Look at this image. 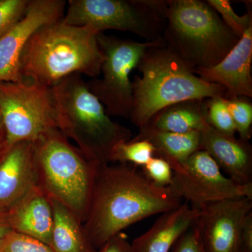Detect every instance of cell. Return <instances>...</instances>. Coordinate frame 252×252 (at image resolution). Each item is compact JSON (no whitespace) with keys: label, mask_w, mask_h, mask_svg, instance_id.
Returning <instances> with one entry per match:
<instances>
[{"label":"cell","mask_w":252,"mask_h":252,"mask_svg":"<svg viewBox=\"0 0 252 252\" xmlns=\"http://www.w3.org/2000/svg\"><path fill=\"white\" fill-rule=\"evenodd\" d=\"M170 187L154 185L130 164L99 165L84 231L95 250L130 225L180 207Z\"/></svg>","instance_id":"1"},{"label":"cell","mask_w":252,"mask_h":252,"mask_svg":"<svg viewBox=\"0 0 252 252\" xmlns=\"http://www.w3.org/2000/svg\"><path fill=\"white\" fill-rule=\"evenodd\" d=\"M136 69L141 76L132 81L133 107L129 119L139 129L172 104L224 97L222 86L199 77L164 41L147 50Z\"/></svg>","instance_id":"2"},{"label":"cell","mask_w":252,"mask_h":252,"mask_svg":"<svg viewBox=\"0 0 252 252\" xmlns=\"http://www.w3.org/2000/svg\"><path fill=\"white\" fill-rule=\"evenodd\" d=\"M98 33L94 28L67 26L61 20L39 28L21 55L23 80L51 87L72 74L98 77L104 61Z\"/></svg>","instance_id":"3"},{"label":"cell","mask_w":252,"mask_h":252,"mask_svg":"<svg viewBox=\"0 0 252 252\" xmlns=\"http://www.w3.org/2000/svg\"><path fill=\"white\" fill-rule=\"evenodd\" d=\"M51 89L59 130L91 161L109 163L113 147L130 140L131 131L111 119L81 74L68 76Z\"/></svg>","instance_id":"4"},{"label":"cell","mask_w":252,"mask_h":252,"mask_svg":"<svg viewBox=\"0 0 252 252\" xmlns=\"http://www.w3.org/2000/svg\"><path fill=\"white\" fill-rule=\"evenodd\" d=\"M163 13L162 39L193 69L217 65L240 39L206 1L165 0Z\"/></svg>","instance_id":"5"},{"label":"cell","mask_w":252,"mask_h":252,"mask_svg":"<svg viewBox=\"0 0 252 252\" xmlns=\"http://www.w3.org/2000/svg\"><path fill=\"white\" fill-rule=\"evenodd\" d=\"M33 145L38 186L84 223L99 165L89 160L59 129L48 131Z\"/></svg>","instance_id":"6"},{"label":"cell","mask_w":252,"mask_h":252,"mask_svg":"<svg viewBox=\"0 0 252 252\" xmlns=\"http://www.w3.org/2000/svg\"><path fill=\"white\" fill-rule=\"evenodd\" d=\"M165 0H69L61 21L67 26L127 32L154 41L162 39Z\"/></svg>","instance_id":"7"},{"label":"cell","mask_w":252,"mask_h":252,"mask_svg":"<svg viewBox=\"0 0 252 252\" xmlns=\"http://www.w3.org/2000/svg\"><path fill=\"white\" fill-rule=\"evenodd\" d=\"M97 39L104 61L99 77L86 82L88 88L109 117L129 119L133 107L130 73L147 50L161 44L163 39L139 42L99 32Z\"/></svg>","instance_id":"8"},{"label":"cell","mask_w":252,"mask_h":252,"mask_svg":"<svg viewBox=\"0 0 252 252\" xmlns=\"http://www.w3.org/2000/svg\"><path fill=\"white\" fill-rule=\"evenodd\" d=\"M0 117L9 147L59 129L51 87L34 81L0 82Z\"/></svg>","instance_id":"9"},{"label":"cell","mask_w":252,"mask_h":252,"mask_svg":"<svg viewBox=\"0 0 252 252\" xmlns=\"http://www.w3.org/2000/svg\"><path fill=\"white\" fill-rule=\"evenodd\" d=\"M173 172L170 188L182 200L199 210L207 204L222 200L252 199V183L242 185L225 176L202 149Z\"/></svg>","instance_id":"10"},{"label":"cell","mask_w":252,"mask_h":252,"mask_svg":"<svg viewBox=\"0 0 252 252\" xmlns=\"http://www.w3.org/2000/svg\"><path fill=\"white\" fill-rule=\"evenodd\" d=\"M66 4L64 0H30L24 16L0 38V82L23 81L20 61L25 46L39 28L62 19Z\"/></svg>","instance_id":"11"},{"label":"cell","mask_w":252,"mask_h":252,"mask_svg":"<svg viewBox=\"0 0 252 252\" xmlns=\"http://www.w3.org/2000/svg\"><path fill=\"white\" fill-rule=\"evenodd\" d=\"M200 211L195 225L205 252H242V226L252 212V199L215 202L202 207Z\"/></svg>","instance_id":"12"},{"label":"cell","mask_w":252,"mask_h":252,"mask_svg":"<svg viewBox=\"0 0 252 252\" xmlns=\"http://www.w3.org/2000/svg\"><path fill=\"white\" fill-rule=\"evenodd\" d=\"M252 26L217 65L193 71L204 81L222 86L225 91V99L252 98Z\"/></svg>","instance_id":"13"},{"label":"cell","mask_w":252,"mask_h":252,"mask_svg":"<svg viewBox=\"0 0 252 252\" xmlns=\"http://www.w3.org/2000/svg\"><path fill=\"white\" fill-rule=\"evenodd\" d=\"M36 186L33 142L11 146L0 162V210H7Z\"/></svg>","instance_id":"14"},{"label":"cell","mask_w":252,"mask_h":252,"mask_svg":"<svg viewBox=\"0 0 252 252\" xmlns=\"http://www.w3.org/2000/svg\"><path fill=\"white\" fill-rule=\"evenodd\" d=\"M202 150L220 170L238 183H252V147L250 141L224 135L210 126L202 132Z\"/></svg>","instance_id":"15"},{"label":"cell","mask_w":252,"mask_h":252,"mask_svg":"<svg viewBox=\"0 0 252 252\" xmlns=\"http://www.w3.org/2000/svg\"><path fill=\"white\" fill-rule=\"evenodd\" d=\"M200 211L184 202L160 214L147 232L131 243L133 252H170L175 243L196 223Z\"/></svg>","instance_id":"16"},{"label":"cell","mask_w":252,"mask_h":252,"mask_svg":"<svg viewBox=\"0 0 252 252\" xmlns=\"http://www.w3.org/2000/svg\"><path fill=\"white\" fill-rule=\"evenodd\" d=\"M6 211L11 230L50 246L54 223L52 203L39 186Z\"/></svg>","instance_id":"17"},{"label":"cell","mask_w":252,"mask_h":252,"mask_svg":"<svg viewBox=\"0 0 252 252\" xmlns=\"http://www.w3.org/2000/svg\"><path fill=\"white\" fill-rule=\"evenodd\" d=\"M134 138L149 141L155 147V157L167 160L173 171L183 165L192 154L202 149V132L174 133L145 126Z\"/></svg>","instance_id":"18"},{"label":"cell","mask_w":252,"mask_h":252,"mask_svg":"<svg viewBox=\"0 0 252 252\" xmlns=\"http://www.w3.org/2000/svg\"><path fill=\"white\" fill-rule=\"evenodd\" d=\"M205 101L189 100L172 104L155 114L146 126L174 133L203 132L209 126L205 117Z\"/></svg>","instance_id":"19"},{"label":"cell","mask_w":252,"mask_h":252,"mask_svg":"<svg viewBox=\"0 0 252 252\" xmlns=\"http://www.w3.org/2000/svg\"><path fill=\"white\" fill-rule=\"evenodd\" d=\"M54 223L50 247L54 252H94L86 236L83 223L62 204L51 200Z\"/></svg>","instance_id":"20"},{"label":"cell","mask_w":252,"mask_h":252,"mask_svg":"<svg viewBox=\"0 0 252 252\" xmlns=\"http://www.w3.org/2000/svg\"><path fill=\"white\" fill-rule=\"evenodd\" d=\"M155 154V147L149 141L132 138L119 142L113 147L109 163L130 164L142 167Z\"/></svg>","instance_id":"21"},{"label":"cell","mask_w":252,"mask_h":252,"mask_svg":"<svg viewBox=\"0 0 252 252\" xmlns=\"http://www.w3.org/2000/svg\"><path fill=\"white\" fill-rule=\"evenodd\" d=\"M205 117L208 125L224 135L235 136L236 130L227 99L223 97H213L205 101Z\"/></svg>","instance_id":"22"},{"label":"cell","mask_w":252,"mask_h":252,"mask_svg":"<svg viewBox=\"0 0 252 252\" xmlns=\"http://www.w3.org/2000/svg\"><path fill=\"white\" fill-rule=\"evenodd\" d=\"M207 4L217 11L225 24L236 34L241 37L245 32L252 26V1H244L246 4L247 13L239 16L235 13L228 0H207Z\"/></svg>","instance_id":"23"},{"label":"cell","mask_w":252,"mask_h":252,"mask_svg":"<svg viewBox=\"0 0 252 252\" xmlns=\"http://www.w3.org/2000/svg\"><path fill=\"white\" fill-rule=\"evenodd\" d=\"M239 138L250 141L252 134V104L248 97H238L227 99Z\"/></svg>","instance_id":"24"},{"label":"cell","mask_w":252,"mask_h":252,"mask_svg":"<svg viewBox=\"0 0 252 252\" xmlns=\"http://www.w3.org/2000/svg\"><path fill=\"white\" fill-rule=\"evenodd\" d=\"M0 252H54L46 244L11 230L0 243Z\"/></svg>","instance_id":"25"},{"label":"cell","mask_w":252,"mask_h":252,"mask_svg":"<svg viewBox=\"0 0 252 252\" xmlns=\"http://www.w3.org/2000/svg\"><path fill=\"white\" fill-rule=\"evenodd\" d=\"M30 0H0V38L24 16Z\"/></svg>","instance_id":"26"},{"label":"cell","mask_w":252,"mask_h":252,"mask_svg":"<svg viewBox=\"0 0 252 252\" xmlns=\"http://www.w3.org/2000/svg\"><path fill=\"white\" fill-rule=\"evenodd\" d=\"M142 173L152 183L160 187H170L174 175L170 163L158 157H154L142 167Z\"/></svg>","instance_id":"27"},{"label":"cell","mask_w":252,"mask_h":252,"mask_svg":"<svg viewBox=\"0 0 252 252\" xmlns=\"http://www.w3.org/2000/svg\"><path fill=\"white\" fill-rule=\"evenodd\" d=\"M170 252H205L195 224L179 239Z\"/></svg>","instance_id":"28"},{"label":"cell","mask_w":252,"mask_h":252,"mask_svg":"<svg viewBox=\"0 0 252 252\" xmlns=\"http://www.w3.org/2000/svg\"><path fill=\"white\" fill-rule=\"evenodd\" d=\"M94 252H133L131 243L125 233H119Z\"/></svg>","instance_id":"29"},{"label":"cell","mask_w":252,"mask_h":252,"mask_svg":"<svg viewBox=\"0 0 252 252\" xmlns=\"http://www.w3.org/2000/svg\"><path fill=\"white\" fill-rule=\"evenodd\" d=\"M240 245L242 252H252V212L244 220L240 234Z\"/></svg>","instance_id":"30"},{"label":"cell","mask_w":252,"mask_h":252,"mask_svg":"<svg viewBox=\"0 0 252 252\" xmlns=\"http://www.w3.org/2000/svg\"><path fill=\"white\" fill-rule=\"evenodd\" d=\"M11 230H12L10 226L7 211L0 210V243Z\"/></svg>","instance_id":"31"},{"label":"cell","mask_w":252,"mask_h":252,"mask_svg":"<svg viewBox=\"0 0 252 252\" xmlns=\"http://www.w3.org/2000/svg\"><path fill=\"white\" fill-rule=\"evenodd\" d=\"M9 147L4 126H3L1 117H0V162L2 160L3 157H4Z\"/></svg>","instance_id":"32"}]
</instances>
